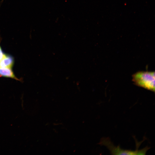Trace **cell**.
Returning a JSON list of instances; mask_svg holds the SVG:
<instances>
[{
	"label": "cell",
	"instance_id": "2",
	"mask_svg": "<svg viewBox=\"0 0 155 155\" xmlns=\"http://www.w3.org/2000/svg\"><path fill=\"white\" fill-rule=\"evenodd\" d=\"M100 144L106 147L112 154L115 155H145L149 148L146 147L142 150L135 151L124 150L119 146L116 147L114 145L110 139L104 138L101 139Z\"/></svg>",
	"mask_w": 155,
	"mask_h": 155
},
{
	"label": "cell",
	"instance_id": "3",
	"mask_svg": "<svg viewBox=\"0 0 155 155\" xmlns=\"http://www.w3.org/2000/svg\"><path fill=\"white\" fill-rule=\"evenodd\" d=\"M13 63V59L12 56L4 54L0 61V68L7 67L11 68Z\"/></svg>",
	"mask_w": 155,
	"mask_h": 155
},
{
	"label": "cell",
	"instance_id": "1",
	"mask_svg": "<svg viewBox=\"0 0 155 155\" xmlns=\"http://www.w3.org/2000/svg\"><path fill=\"white\" fill-rule=\"evenodd\" d=\"M155 72L138 71L132 75V80L136 85L154 92Z\"/></svg>",
	"mask_w": 155,
	"mask_h": 155
},
{
	"label": "cell",
	"instance_id": "5",
	"mask_svg": "<svg viewBox=\"0 0 155 155\" xmlns=\"http://www.w3.org/2000/svg\"><path fill=\"white\" fill-rule=\"evenodd\" d=\"M4 54L3 53L1 48L0 46V61L1 59L3 57Z\"/></svg>",
	"mask_w": 155,
	"mask_h": 155
},
{
	"label": "cell",
	"instance_id": "4",
	"mask_svg": "<svg viewBox=\"0 0 155 155\" xmlns=\"http://www.w3.org/2000/svg\"><path fill=\"white\" fill-rule=\"evenodd\" d=\"M0 76L11 78L18 80L15 76L11 68L7 67L0 68Z\"/></svg>",
	"mask_w": 155,
	"mask_h": 155
}]
</instances>
